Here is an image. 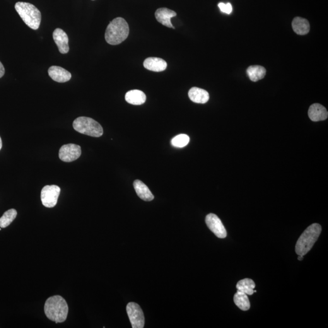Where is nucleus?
<instances>
[{"mask_svg":"<svg viewBox=\"0 0 328 328\" xmlns=\"http://www.w3.org/2000/svg\"><path fill=\"white\" fill-rule=\"evenodd\" d=\"M5 73V69H4L3 64L0 62V78H1Z\"/></svg>","mask_w":328,"mask_h":328,"instance_id":"obj_25","label":"nucleus"},{"mask_svg":"<svg viewBox=\"0 0 328 328\" xmlns=\"http://www.w3.org/2000/svg\"><path fill=\"white\" fill-rule=\"evenodd\" d=\"M81 147L78 145L69 144L64 145L59 150V158L66 163L77 160L81 156Z\"/></svg>","mask_w":328,"mask_h":328,"instance_id":"obj_8","label":"nucleus"},{"mask_svg":"<svg viewBox=\"0 0 328 328\" xmlns=\"http://www.w3.org/2000/svg\"><path fill=\"white\" fill-rule=\"evenodd\" d=\"M234 302L240 310L248 311L250 307V303L247 294L238 291L236 292L233 296Z\"/></svg>","mask_w":328,"mask_h":328,"instance_id":"obj_20","label":"nucleus"},{"mask_svg":"<svg viewBox=\"0 0 328 328\" xmlns=\"http://www.w3.org/2000/svg\"><path fill=\"white\" fill-rule=\"evenodd\" d=\"M15 8L28 27L33 30H37L39 28L42 15L40 11L34 5L26 2H17Z\"/></svg>","mask_w":328,"mask_h":328,"instance_id":"obj_4","label":"nucleus"},{"mask_svg":"<svg viewBox=\"0 0 328 328\" xmlns=\"http://www.w3.org/2000/svg\"><path fill=\"white\" fill-rule=\"evenodd\" d=\"M247 74L250 81L257 82L264 78L266 74V70L264 67L259 65H254L248 67Z\"/></svg>","mask_w":328,"mask_h":328,"instance_id":"obj_19","label":"nucleus"},{"mask_svg":"<svg viewBox=\"0 0 328 328\" xmlns=\"http://www.w3.org/2000/svg\"><path fill=\"white\" fill-rule=\"evenodd\" d=\"M1 148H2V140L1 139V137H0V150H1Z\"/></svg>","mask_w":328,"mask_h":328,"instance_id":"obj_27","label":"nucleus"},{"mask_svg":"<svg viewBox=\"0 0 328 328\" xmlns=\"http://www.w3.org/2000/svg\"><path fill=\"white\" fill-rule=\"evenodd\" d=\"M130 29L129 24L125 19L117 17L111 21L105 31V38L108 44H120L129 37Z\"/></svg>","mask_w":328,"mask_h":328,"instance_id":"obj_2","label":"nucleus"},{"mask_svg":"<svg viewBox=\"0 0 328 328\" xmlns=\"http://www.w3.org/2000/svg\"><path fill=\"white\" fill-rule=\"evenodd\" d=\"M218 7L221 12H223L224 13L230 14L232 12V6H231L230 3L224 4L220 3L218 4Z\"/></svg>","mask_w":328,"mask_h":328,"instance_id":"obj_24","label":"nucleus"},{"mask_svg":"<svg viewBox=\"0 0 328 328\" xmlns=\"http://www.w3.org/2000/svg\"><path fill=\"white\" fill-rule=\"evenodd\" d=\"M17 215L16 209H12L6 211L0 218V228H6L13 223Z\"/></svg>","mask_w":328,"mask_h":328,"instance_id":"obj_22","label":"nucleus"},{"mask_svg":"<svg viewBox=\"0 0 328 328\" xmlns=\"http://www.w3.org/2000/svg\"><path fill=\"white\" fill-rule=\"evenodd\" d=\"M207 227L212 232L219 238H225L227 236V231L222 223L221 219L215 214H207L206 218Z\"/></svg>","mask_w":328,"mask_h":328,"instance_id":"obj_9","label":"nucleus"},{"mask_svg":"<svg viewBox=\"0 0 328 328\" xmlns=\"http://www.w3.org/2000/svg\"><path fill=\"white\" fill-rule=\"evenodd\" d=\"M176 16H177V13L175 11L165 8H159L155 13L156 18L158 22L168 28L173 29H175V27L173 26L170 20Z\"/></svg>","mask_w":328,"mask_h":328,"instance_id":"obj_13","label":"nucleus"},{"mask_svg":"<svg viewBox=\"0 0 328 328\" xmlns=\"http://www.w3.org/2000/svg\"><path fill=\"white\" fill-rule=\"evenodd\" d=\"M144 66L149 71L162 72L167 68V64L161 58L149 57L145 60Z\"/></svg>","mask_w":328,"mask_h":328,"instance_id":"obj_14","label":"nucleus"},{"mask_svg":"<svg viewBox=\"0 0 328 328\" xmlns=\"http://www.w3.org/2000/svg\"><path fill=\"white\" fill-rule=\"evenodd\" d=\"M322 227L317 223L312 224L306 229L298 238L295 246V252L298 255L304 256L312 249L319 237Z\"/></svg>","mask_w":328,"mask_h":328,"instance_id":"obj_3","label":"nucleus"},{"mask_svg":"<svg viewBox=\"0 0 328 328\" xmlns=\"http://www.w3.org/2000/svg\"><path fill=\"white\" fill-rule=\"evenodd\" d=\"M190 99L197 103H206L209 100V94L203 89L194 87L189 91Z\"/></svg>","mask_w":328,"mask_h":328,"instance_id":"obj_15","label":"nucleus"},{"mask_svg":"<svg viewBox=\"0 0 328 328\" xmlns=\"http://www.w3.org/2000/svg\"><path fill=\"white\" fill-rule=\"evenodd\" d=\"M303 256H301V255H299V257L298 258V260H300V261H301V260H303Z\"/></svg>","mask_w":328,"mask_h":328,"instance_id":"obj_26","label":"nucleus"},{"mask_svg":"<svg viewBox=\"0 0 328 328\" xmlns=\"http://www.w3.org/2000/svg\"><path fill=\"white\" fill-rule=\"evenodd\" d=\"M133 185L135 191L140 198L145 201H151L154 199L153 195L152 194L148 187L141 180H135Z\"/></svg>","mask_w":328,"mask_h":328,"instance_id":"obj_16","label":"nucleus"},{"mask_svg":"<svg viewBox=\"0 0 328 328\" xmlns=\"http://www.w3.org/2000/svg\"><path fill=\"white\" fill-rule=\"evenodd\" d=\"M53 39L59 48L61 54H67L69 52V38L66 33L62 29L57 28L53 33Z\"/></svg>","mask_w":328,"mask_h":328,"instance_id":"obj_10","label":"nucleus"},{"mask_svg":"<svg viewBox=\"0 0 328 328\" xmlns=\"http://www.w3.org/2000/svg\"><path fill=\"white\" fill-rule=\"evenodd\" d=\"M127 312L132 328H143L145 317L142 309L138 304L131 302L127 306Z\"/></svg>","mask_w":328,"mask_h":328,"instance_id":"obj_7","label":"nucleus"},{"mask_svg":"<svg viewBox=\"0 0 328 328\" xmlns=\"http://www.w3.org/2000/svg\"><path fill=\"white\" fill-rule=\"evenodd\" d=\"M255 284L251 279H241L236 284V289L238 291L243 292L247 295H252L254 293Z\"/></svg>","mask_w":328,"mask_h":328,"instance_id":"obj_21","label":"nucleus"},{"mask_svg":"<svg viewBox=\"0 0 328 328\" xmlns=\"http://www.w3.org/2000/svg\"><path fill=\"white\" fill-rule=\"evenodd\" d=\"M73 128L80 133L98 137L102 136L103 128L95 120L87 117H79L74 120Z\"/></svg>","mask_w":328,"mask_h":328,"instance_id":"obj_5","label":"nucleus"},{"mask_svg":"<svg viewBox=\"0 0 328 328\" xmlns=\"http://www.w3.org/2000/svg\"><path fill=\"white\" fill-rule=\"evenodd\" d=\"M293 30L296 34L304 35L307 34L310 30V25L306 19L295 17L292 23Z\"/></svg>","mask_w":328,"mask_h":328,"instance_id":"obj_18","label":"nucleus"},{"mask_svg":"<svg viewBox=\"0 0 328 328\" xmlns=\"http://www.w3.org/2000/svg\"><path fill=\"white\" fill-rule=\"evenodd\" d=\"M48 74L53 81L59 83H65L71 79V74L63 67L57 66H50L48 69Z\"/></svg>","mask_w":328,"mask_h":328,"instance_id":"obj_11","label":"nucleus"},{"mask_svg":"<svg viewBox=\"0 0 328 328\" xmlns=\"http://www.w3.org/2000/svg\"><path fill=\"white\" fill-rule=\"evenodd\" d=\"M125 100L130 104L141 105L146 101V95L142 91L134 90L129 91L125 96Z\"/></svg>","mask_w":328,"mask_h":328,"instance_id":"obj_17","label":"nucleus"},{"mask_svg":"<svg viewBox=\"0 0 328 328\" xmlns=\"http://www.w3.org/2000/svg\"><path fill=\"white\" fill-rule=\"evenodd\" d=\"M68 306L62 296H50L46 301L45 313L50 320L56 323L64 322L68 313Z\"/></svg>","mask_w":328,"mask_h":328,"instance_id":"obj_1","label":"nucleus"},{"mask_svg":"<svg viewBox=\"0 0 328 328\" xmlns=\"http://www.w3.org/2000/svg\"><path fill=\"white\" fill-rule=\"evenodd\" d=\"M308 115L312 121L319 122L327 119L328 113L323 105L319 103H314L310 107Z\"/></svg>","mask_w":328,"mask_h":328,"instance_id":"obj_12","label":"nucleus"},{"mask_svg":"<svg viewBox=\"0 0 328 328\" xmlns=\"http://www.w3.org/2000/svg\"><path fill=\"white\" fill-rule=\"evenodd\" d=\"M93 1H94V0H93Z\"/></svg>","mask_w":328,"mask_h":328,"instance_id":"obj_29","label":"nucleus"},{"mask_svg":"<svg viewBox=\"0 0 328 328\" xmlns=\"http://www.w3.org/2000/svg\"><path fill=\"white\" fill-rule=\"evenodd\" d=\"M1 230V228H0V230Z\"/></svg>","mask_w":328,"mask_h":328,"instance_id":"obj_28","label":"nucleus"},{"mask_svg":"<svg viewBox=\"0 0 328 328\" xmlns=\"http://www.w3.org/2000/svg\"><path fill=\"white\" fill-rule=\"evenodd\" d=\"M190 142V137L188 135L181 134L175 136L172 140V144L173 147L177 148H183L187 146Z\"/></svg>","mask_w":328,"mask_h":328,"instance_id":"obj_23","label":"nucleus"},{"mask_svg":"<svg viewBox=\"0 0 328 328\" xmlns=\"http://www.w3.org/2000/svg\"><path fill=\"white\" fill-rule=\"evenodd\" d=\"M60 188L57 185H46L41 192V200L43 206L52 208L56 206L60 194Z\"/></svg>","mask_w":328,"mask_h":328,"instance_id":"obj_6","label":"nucleus"}]
</instances>
